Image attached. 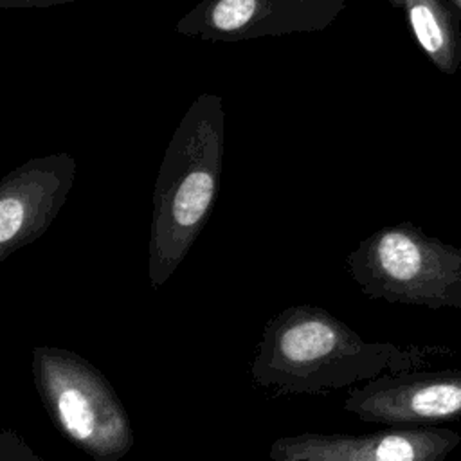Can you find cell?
<instances>
[{
    "mask_svg": "<svg viewBox=\"0 0 461 461\" xmlns=\"http://www.w3.org/2000/svg\"><path fill=\"white\" fill-rule=\"evenodd\" d=\"M272 0H202L187 11L175 31L209 41L259 38Z\"/></svg>",
    "mask_w": 461,
    "mask_h": 461,
    "instance_id": "obj_9",
    "label": "cell"
},
{
    "mask_svg": "<svg viewBox=\"0 0 461 461\" xmlns=\"http://www.w3.org/2000/svg\"><path fill=\"white\" fill-rule=\"evenodd\" d=\"M348 268L369 299L461 310V249L409 221L364 238L349 252Z\"/></svg>",
    "mask_w": 461,
    "mask_h": 461,
    "instance_id": "obj_3",
    "label": "cell"
},
{
    "mask_svg": "<svg viewBox=\"0 0 461 461\" xmlns=\"http://www.w3.org/2000/svg\"><path fill=\"white\" fill-rule=\"evenodd\" d=\"M407 16L421 50L443 74L461 70V13L450 0H391Z\"/></svg>",
    "mask_w": 461,
    "mask_h": 461,
    "instance_id": "obj_8",
    "label": "cell"
},
{
    "mask_svg": "<svg viewBox=\"0 0 461 461\" xmlns=\"http://www.w3.org/2000/svg\"><path fill=\"white\" fill-rule=\"evenodd\" d=\"M76 158L56 151L25 160L0 178V263L54 223L76 178Z\"/></svg>",
    "mask_w": 461,
    "mask_h": 461,
    "instance_id": "obj_7",
    "label": "cell"
},
{
    "mask_svg": "<svg viewBox=\"0 0 461 461\" xmlns=\"http://www.w3.org/2000/svg\"><path fill=\"white\" fill-rule=\"evenodd\" d=\"M454 5H456V9L461 13V0H450Z\"/></svg>",
    "mask_w": 461,
    "mask_h": 461,
    "instance_id": "obj_13",
    "label": "cell"
},
{
    "mask_svg": "<svg viewBox=\"0 0 461 461\" xmlns=\"http://www.w3.org/2000/svg\"><path fill=\"white\" fill-rule=\"evenodd\" d=\"M452 355L447 346L367 342L328 310L295 304L265 324L250 375L259 389L277 396L322 394Z\"/></svg>",
    "mask_w": 461,
    "mask_h": 461,
    "instance_id": "obj_1",
    "label": "cell"
},
{
    "mask_svg": "<svg viewBox=\"0 0 461 461\" xmlns=\"http://www.w3.org/2000/svg\"><path fill=\"white\" fill-rule=\"evenodd\" d=\"M32 376L58 432L95 461H119L133 447L130 416L104 375L74 351L32 349Z\"/></svg>",
    "mask_w": 461,
    "mask_h": 461,
    "instance_id": "obj_4",
    "label": "cell"
},
{
    "mask_svg": "<svg viewBox=\"0 0 461 461\" xmlns=\"http://www.w3.org/2000/svg\"><path fill=\"white\" fill-rule=\"evenodd\" d=\"M461 443L447 427H387L366 434L301 432L277 438L272 461H445Z\"/></svg>",
    "mask_w": 461,
    "mask_h": 461,
    "instance_id": "obj_6",
    "label": "cell"
},
{
    "mask_svg": "<svg viewBox=\"0 0 461 461\" xmlns=\"http://www.w3.org/2000/svg\"><path fill=\"white\" fill-rule=\"evenodd\" d=\"M342 7L344 0H272L259 38L324 29Z\"/></svg>",
    "mask_w": 461,
    "mask_h": 461,
    "instance_id": "obj_10",
    "label": "cell"
},
{
    "mask_svg": "<svg viewBox=\"0 0 461 461\" xmlns=\"http://www.w3.org/2000/svg\"><path fill=\"white\" fill-rule=\"evenodd\" d=\"M225 110L218 94H200L173 131L153 187L148 276L160 288L207 223L220 189Z\"/></svg>",
    "mask_w": 461,
    "mask_h": 461,
    "instance_id": "obj_2",
    "label": "cell"
},
{
    "mask_svg": "<svg viewBox=\"0 0 461 461\" xmlns=\"http://www.w3.org/2000/svg\"><path fill=\"white\" fill-rule=\"evenodd\" d=\"M342 409L385 427H436L461 418V369L384 373L349 389Z\"/></svg>",
    "mask_w": 461,
    "mask_h": 461,
    "instance_id": "obj_5",
    "label": "cell"
},
{
    "mask_svg": "<svg viewBox=\"0 0 461 461\" xmlns=\"http://www.w3.org/2000/svg\"><path fill=\"white\" fill-rule=\"evenodd\" d=\"M0 461H43L16 430L0 427Z\"/></svg>",
    "mask_w": 461,
    "mask_h": 461,
    "instance_id": "obj_11",
    "label": "cell"
},
{
    "mask_svg": "<svg viewBox=\"0 0 461 461\" xmlns=\"http://www.w3.org/2000/svg\"><path fill=\"white\" fill-rule=\"evenodd\" d=\"M74 0H0V9H32V7H52L68 4Z\"/></svg>",
    "mask_w": 461,
    "mask_h": 461,
    "instance_id": "obj_12",
    "label": "cell"
}]
</instances>
